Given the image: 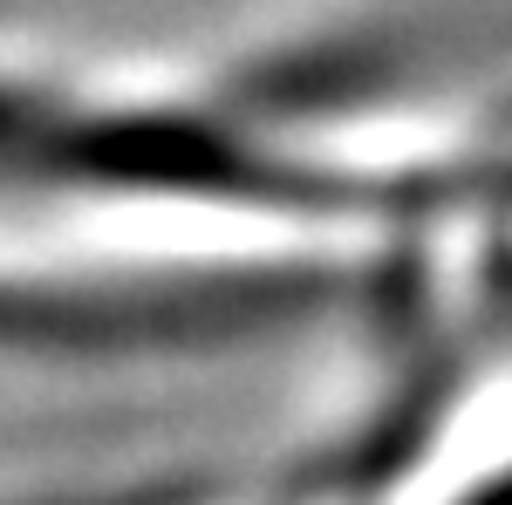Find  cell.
<instances>
[{"label":"cell","instance_id":"cell-1","mask_svg":"<svg viewBox=\"0 0 512 505\" xmlns=\"http://www.w3.org/2000/svg\"><path fill=\"white\" fill-rule=\"evenodd\" d=\"M472 505H512V478H499V485H492V492H478Z\"/></svg>","mask_w":512,"mask_h":505}]
</instances>
